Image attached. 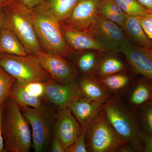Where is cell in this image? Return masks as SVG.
Returning <instances> with one entry per match:
<instances>
[{
    "label": "cell",
    "instance_id": "cell-1",
    "mask_svg": "<svg viewBox=\"0 0 152 152\" xmlns=\"http://www.w3.org/2000/svg\"><path fill=\"white\" fill-rule=\"evenodd\" d=\"M2 133L4 148L3 152H29L32 145L30 124L20 105L9 98L4 104Z\"/></svg>",
    "mask_w": 152,
    "mask_h": 152
},
{
    "label": "cell",
    "instance_id": "cell-2",
    "mask_svg": "<svg viewBox=\"0 0 152 152\" xmlns=\"http://www.w3.org/2000/svg\"><path fill=\"white\" fill-rule=\"evenodd\" d=\"M103 110L117 134L136 152H142V130L136 112L129 107L122 98L115 96L106 101Z\"/></svg>",
    "mask_w": 152,
    "mask_h": 152
},
{
    "label": "cell",
    "instance_id": "cell-3",
    "mask_svg": "<svg viewBox=\"0 0 152 152\" xmlns=\"http://www.w3.org/2000/svg\"><path fill=\"white\" fill-rule=\"evenodd\" d=\"M32 11L35 32L42 50L64 57L72 52L63 37L59 22L45 2Z\"/></svg>",
    "mask_w": 152,
    "mask_h": 152
},
{
    "label": "cell",
    "instance_id": "cell-4",
    "mask_svg": "<svg viewBox=\"0 0 152 152\" xmlns=\"http://www.w3.org/2000/svg\"><path fill=\"white\" fill-rule=\"evenodd\" d=\"M5 21L4 27L10 30L19 38L28 54L42 50L36 36L32 9L22 0H15L3 7Z\"/></svg>",
    "mask_w": 152,
    "mask_h": 152
},
{
    "label": "cell",
    "instance_id": "cell-5",
    "mask_svg": "<svg viewBox=\"0 0 152 152\" xmlns=\"http://www.w3.org/2000/svg\"><path fill=\"white\" fill-rule=\"evenodd\" d=\"M0 67L23 83L53 81L50 74L32 54L0 53Z\"/></svg>",
    "mask_w": 152,
    "mask_h": 152
},
{
    "label": "cell",
    "instance_id": "cell-6",
    "mask_svg": "<svg viewBox=\"0 0 152 152\" xmlns=\"http://www.w3.org/2000/svg\"><path fill=\"white\" fill-rule=\"evenodd\" d=\"M86 143L88 151L92 152H118L127 144L110 124L103 108L88 127Z\"/></svg>",
    "mask_w": 152,
    "mask_h": 152
},
{
    "label": "cell",
    "instance_id": "cell-7",
    "mask_svg": "<svg viewBox=\"0 0 152 152\" xmlns=\"http://www.w3.org/2000/svg\"><path fill=\"white\" fill-rule=\"evenodd\" d=\"M20 106L31 127L34 150L36 152L44 151L50 142L56 115L43 104L36 108Z\"/></svg>",
    "mask_w": 152,
    "mask_h": 152
},
{
    "label": "cell",
    "instance_id": "cell-8",
    "mask_svg": "<svg viewBox=\"0 0 152 152\" xmlns=\"http://www.w3.org/2000/svg\"><path fill=\"white\" fill-rule=\"evenodd\" d=\"M32 55L50 74L54 81L66 84L77 80V69L64 57L43 50Z\"/></svg>",
    "mask_w": 152,
    "mask_h": 152
},
{
    "label": "cell",
    "instance_id": "cell-9",
    "mask_svg": "<svg viewBox=\"0 0 152 152\" xmlns=\"http://www.w3.org/2000/svg\"><path fill=\"white\" fill-rule=\"evenodd\" d=\"M88 31L108 52H119L123 44L129 40L121 27L99 14Z\"/></svg>",
    "mask_w": 152,
    "mask_h": 152
},
{
    "label": "cell",
    "instance_id": "cell-10",
    "mask_svg": "<svg viewBox=\"0 0 152 152\" xmlns=\"http://www.w3.org/2000/svg\"><path fill=\"white\" fill-rule=\"evenodd\" d=\"M119 52L124 56L134 73L152 81V48L138 46L127 40L121 46Z\"/></svg>",
    "mask_w": 152,
    "mask_h": 152
},
{
    "label": "cell",
    "instance_id": "cell-11",
    "mask_svg": "<svg viewBox=\"0 0 152 152\" xmlns=\"http://www.w3.org/2000/svg\"><path fill=\"white\" fill-rule=\"evenodd\" d=\"M82 96L83 95L77 80L66 84L53 80L46 83L43 99L60 110L69 107L74 102Z\"/></svg>",
    "mask_w": 152,
    "mask_h": 152
},
{
    "label": "cell",
    "instance_id": "cell-12",
    "mask_svg": "<svg viewBox=\"0 0 152 152\" xmlns=\"http://www.w3.org/2000/svg\"><path fill=\"white\" fill-rule=\"evenodd\" d=\"M54 135L64 145L66 150L78 137L82 127L69 108L58 110L54 126Z\"/></svg>",
    "mask_w": 152,
    "mask_h": 152
},
{
    "label": "cell",
    "instance_id": "cell-13",
    "mask_svg": "<svg viewBox=\"0 0 152 152\" xmlns=\"http://www.w3.org/2000/svg\"><path fill=\"white\" fill-rule=\"evenodd\" d=\"M102 0H80L70 16L61 26L88 31L96 21Z\"/></svg>",
    "mask_w": 152,
    "mask_h": 152
},
{
    "label": "cell",
    "instance_id": "cell-14",
    "mask_svg": "<svg viewBox=\"0 0 152 152\" xmlns=\"http://www.w3.org/2000/svg\"><path fill=\"white\" fill-rule=\"evenodd\" d=\"M61 29L66 43L72 52L89 50L102 53L108 52L88 31L62 26Z\"/></svg>",
    "mask_w": 152,
    "mask_h": 152
},
{
    "label": "cell",
    "instance_id": "cell-15",
    "mask_svg": "<svg viewBox=\"0 0 152 152\" xmlns=\"http://www.w3.org/2000/svg\"><path fill=\"white\" fill-rule=\"evenodd\" d=\"M105 102L83 96L74 102L69 108L82 127L88 128L96 115L103 108Z\"/></svg>",
    "mask_w": 152,
    "mask_h": 152
},
{
    "label": "cell",
    "instance_id": "cell-16",
    "mask_svg": "<svg viewBox=\"0 0 152 152\" xmlns=\"http://www.w3.org/2000/svg\"><path fill=\"white\" fill-rule=\"evenodd\" d=\"M126 103L135 112L148 103L152 102V88L147 79H140L134 83L126 95Z\"/></svg>",
    "mask_w": 152,
    "mask_h": 152
},
{
    "label": "cell",
    "instance_id": "cell-17",
    "mask_svg": "<svg viewBox=\"0 0 152 152\" xmlns=\"http://www.w3.org/2000/svg\"><path fill=\"white\" fill-rule=\"evenodd\" d=\"M97 78L113 96L122 98L126 95L134 81L128 71Z\"/></svg>",
    "mask_w": 152,
    "mask_h": 152
},
{
    "label": "cell",
    "instance_id": "cell-18",
    "mask_svg": "<svg viewBox=\"0 0 152 152\" xmlns=\"http://www.w3.org/2000/svg\"><path fill=\"white\" fill-rule=\"evenodd\" d=\"M78 83L84 96L91 99L105 102L113 96L95 75L82 76Z\"/></svg>",
    "mask_w": 152,
    "mask_h": 152
},
{
    "label": "cell",
    "instance_id": "cell-19",
    "mask_svg": "<svg viewBox=\"0 0 152 152\" xmlns=\"http://www.w3.org/2000/svg\"><path fill=\"white\" fill-rule=\"evenodd\" d=\"M140 18L138 16L128 15L122 28L123 31L134 45L152 48V40L144 31L140 22Z\"/></svg>",
    "mask_w": 152,
    "mask_h": 152
},
{
    "label": "cell",
    "instance_id": "cell-20",
    "mask_svg": "<svg viewBox=\"0 0 152 152\" xmlns=\"http://www.w3.org/2000/svg\"><path fill=\"white\" fill-rule=\"evenodd\" d=\"M76 58L75 64L77 70L82 76L95 75L102 52L89 50L80 51Z\"/></svg>",
    "mask_w": 152,
    "mask_h": 152
},
{
    "label": "cell",
    "instance_id": "cell-21",
    "mask_svg": "<svg viewBox=\"0 0 152 152\" xmlns=\"http://www.w3.org/2000/svg\"><path fill=\"white\" fill-rule=\"evenodd\" d=\"M0 53L18 56L28 54L18 37L12 31L6 28L0 30Z\"/></svg>",
    "mask_w": 152,
    "mask_h": 152
},
{
    "label": "cell",
    "instance_id": "cell-22",
    "mask_svg": "<svg viewBox=\"0 0 152 152\" xmlns=\"http://www.w3.org/2000/svg\"><path fill=\"white\" fill-rule=\"evenodd\" d=\"M9 98L19 105L38 107L42 104L43 99L35 96L28 90L26 84L16 81L12 87Z\"/></svg>",
    "mask_w": 152,
    "mask_h": 152
},
{
    "label": "cell",
    "instance_id": "cell-23",
    "mask_svg": "<svg viewBox=\"0 0 152 152\" xmlns=\"http://www.w3.org/2000/svg\"><path fill=\"white\" fill-rule=\"evenodd\" d=\"M128 71L126 64L119 57L113 55H103L98 65L95 76L105 77Z\"/></svg>",
    "mask_w": 152,
    "mask_h": 152
},
{
    "label": "cell",
    "instance_id": "cell-24",
    "mask_svg": "<svg viewBox=\"0 0 152 152\" xmlns=\"http://www.w3.org/2000/svg\"><path fill=\"white\" fill-rule=\"evenodd\" d=\"M80 0H45L48 7L59 23L68 18Z\"/></svg>",
    "mask_w": 152,
    "mask_h": 152
},
{
    "label": "cell",
    "instance_id": "cell-25",
    "mask_svg": "<svg viewBox=\"0 0 152 152\" xmlns=\"http://www.w3.org/2000/svg\"><path fill=\"white\" fill-rule=\"evenodd\" d=\"M136 113L139 124L144 132L152 136V102L139 108Z\"/></svg>",
    "mask_w": 152,
    "mask_h": 152
},
{
    "label": "cell",
    "instance_id": "cell-26",
    "mask_svg": "<svg viewBox=\"0 0 152 152\" xmlns=\"http://www.w3.org/2000/svg\"><path fill=\"white\" fill-rule=\"evenodd\" d=\"M128 15L141 17L150 12L137 0H113Z\"/></svg>",
    "mask_w": 152,
    "mask_h": 152
},
{
    "label": "cell",
    "instance_id": "cell-27",
    "mask_svg": "<svg viewBox=\"0 0 152 152\" xmlns=\"http://www.w3.org/2000/svg\"><path fill=\"white\" fill-rule=\"evenodd\" d=\"M16 80L0 67V107L10 96L12 87Z\"/></svg>",
    "mask_w": 152,
    "mask_h": 152
},
{
    "label": "cell",
    "instance_id": "cell-28",
    "mask_svg": "<svg viewBox=\"0 0 152 152\" xmlns=\"http://www.w3.org/2000/svg\"><path fill=\"white\" fill-rule=\"evenodd\" d=\"M87 128L82 127L78 137L72 145L66 150V152H87L88 151L86 143Z\"/></svg>",
    "mask_w": 152,
    "mask_h": 152
},
{
    "label": "cell",
    "instance_id": "cell-29",
    "mask_svg": "<svg viewBox=\"0 0 152 152\" xmlns=\"http://www.w3.org/2000/svg\"><path fill=\"white\" fill-rule=\"evenodd\" d=\"M98 14H100L106 18L115 23L122 28L124 25L127 16H123L110 12L105 9H98Z\"/></svg>",
    "mask_w": 152,
    "mask_h": 152
},
{
    "label": "cell",
    "instance_id": "cell-30",
    "mask_svg": "<svg viewBox=\"0 0 152 152\" xmlns=\"http://www.w3.org/2000/svg\"><path fill=\"white\" fill-rule=\"evenodd\" d=\"M140 22L145 32L152 40V11L140 17Z\"/></svg>",
    "mask_w": 152,
    "mask_h": 152
},
{
    "label": "cell",
    "instance_id": "cell-31",
    "mask_svg": "<svg viewBox=\"0 0 152 152\" xmlns=\"http://www.w3.org/2000/svg\"><path fill=\"white\" fill-rule=\"evenodd\" d=\"M141 137L143 144L142 152H152V136L142 131Z\"/></svg>",
    "mask_w": 152,
    "mask_h": 152
},
{
    "label": "cell",
    "instance_id": "cell-32",
    "mask_svg": "<svg viewBox=\"0 0 152 152\" xmlns=\"http://www.w3.org/2000/svg\"><path fill=\"white\" fill-rule=\"evenodd\" d=\"M50 151L52 152H66V149L61 141L54 135L51 142Z\"/></svg>",
    "mask_w": 152,
    "mask_h": 152
},
{
    "label": "cell",
    "instance_id": "cell-33",
    "mask_svg": "<svg viewBox=\"0 0 152 152\" xmlns=\"http://www.w3.org/2000/svg\"><path fill=\"white\" fill-rule=\"evenodd\" d=\"M4 104L1 107H0V152H4V144L2 133V118L4 110Z\"/></svg>",
    "mask_w": 152,
    "mask_h": 152
},
{
    "label": "cell",
    "instance_id": "cell-34",
    "mask_svg": "<svg viewBox=\"0 0 152 152\" xmlns=\"http://www.w3.org/2000/svg\"><path fill=\"white\" fill-rule=\"evenodd\" d=\"M45 0H22L23 3L30 9H33L36 6L43 2Z\"/></svg>",
    "mask_w": 152,
    "mask_h": 152
},
{
    "label": "cell",
    "instance_id": "cell-35",
    "mask_svg": "<svg viewBox=\"0 0 152 152\" xmlns=\"http://www.w3.org/2000/svg\"><path fill=\"white\" fill-rule=\"evenodd\" d=\"M149 11H152V0H137Z\"/></svg>",
    "mask_w": 152,
    "mask_h": 152
},
{
    "label": "cell",
    "instance_id": "cell-36",
    "mask_svg": "<svg viewBox=\"0 0 152 152\" xmlns=\"http://www.w3.org/2000/svg\"><path fill=\"white\" fill-rule=\"evenodd\" d=\"M118 152H136V151L130 145L128 144H125L120 148Z\"/></svg>",
    "mask_w": 152,
    "mask_h": 152
},
{
    "label": "cell",
    "instance_id": "cell-37",
    "mask_svg": "<svg viewBox=\"0 0 152 152\" xmlns=\"http://www.w3.org/2000/svg\"><path fill=\"white\" fill-rule=\"evenodd\" d=\"M5 21V17L3 8L0 7V30L4 27Z\"/></svg>",
    "mask_w": 152,
    "mask_h": 152
},
{
    "label": "cell",
    "instance_id": "cell-38",
    "mask_svg": "<svg viewBox=\"0 0 152 152\" xmlns=\"http://www.w3.org/2000/svg\"><path fill=\"white\" fill-rule=\"evenodd\" d=\"M15 0H0V7H4Z\"/></svg>",
    "mask_w": 152,
    "mask_h": 152
},
{
    "label": "cell",
    "instance_id": "cell-39",
    "mask_svg": "<svg viewBox=\"0 0 152 152\" xmlns=\"http://www.w3.org/2000/svg\"><path fill=\"white\" fill-rule=\"evenodd\" d=\"M149 81L150 85H151V87L152 88V81Z\"/></svg>",
    "mask_w": 152,
    "mask_h": 152
}]
</instances>
